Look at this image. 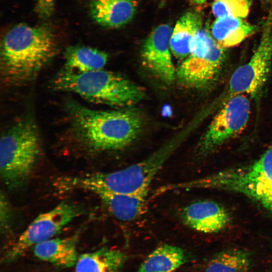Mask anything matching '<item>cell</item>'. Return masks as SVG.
<instances>
[{"label": "cell", "mask_w": 272, "mask_h": 272, "mask_svg": "<svg viewBox=\"0 0 272 272\" xmlns=\"http://www.w3.org/2000/svg\"><path fill=\"white\" fill-rule=\"evenodd\" d=\"M186 259L182 248L164 244L148 256L137 272H172L183 264Z\"/></svg>", "instance_id": "obj_20"}, {"label": "cell", "mask_w": 272, "mask_h": 272, "mask_svg": "<svg viewBox=\"0 0 272 272\" xmlns=\"http://www.w3.org/2000/svg\"><path fill=\"white\" fill-rule=\"evenodd\" d=\"M126 258L122 251L102 247L79 255L75 272H119Z\"/></svg>", "instance_id": "obj_17"}, {"label": "cell", "mask_w": 272, "mask_h": 272, "mask_svg": "<svg viewBox=\"0 0 272 272\" xmlns=\"http://www.w3.org/2000/svg\"><path fill=\"white\" fill-rule=\"evenodd\" d=\"M251 265L248 251L232 248L216 254L208 263L205 272H248Z\"/></svg>", "instance_id": "obj_21"}, {"label": "cell", "mask_w": 272, "mask_h": 272, "mask_svg": "<svg viewBox=\"0 0 272 272\" xmlns=\"http://www.w3.org/2000/svg\"><path fill=\"white\" fill-rule=\"evenodd\" d=\"M70 125L78 140L95 151L118 150L131 145L143 127L133 110H97L74 100L66 103Z\"/></svg>", "instance_id": "obj_1"}, {"label": "cell", "mask_w": 272, "mask_h": 272, "mask_svg": "<svg viewBox=\"0 0 272 272\" xmlns=\"http://www.w3.org/2000/svg\"><path fill=\"white\" fill-rule=\"evenodd\" d=\"M78 234L51 238L34 246V255L39 259L62 267L75 266L78 258L77 243Z\"/></svg>", "instance_id": "obj_15"}, {"label": "cell", "mask_w": 272, "mask_h": 272, "mask_svg": "<svg viewBox=\"0 0 272 272\" xmlns=\"http://www.w3.org/2000/svg\"><path fill=\"white\" fill-rule=\"evenodd\" d=\"M201 27V17L194 12H187L177 20L170 41L171 53L175 57L184 59L188 56L193 40Z\"/></svg>", "instance_id": "obj_18"}, {"label": "cell", "mask_w": 272, "mask_h": 272, "mask_svg": "<svg viewBox=\"0 0 272 272\" xmlns=\"http://www.w3.org/2000/svg\"><path fill=\"white\" fill-rule=\"evenodd\" d=\"M249 0H214L212 9L217 18L235 17L245 18L249 12Z\"/></svg>", "instance_id": "obj_22"}, {"label": "cell", "mask_w": 272, "mask_h": 272, "mask_svg": "<svg viewBox=\"0 0 272 272\" xmlns=\"http://www.w3.org/2000/svg\"><path fill=\"white\" fill-rule=\"evenodd\" d=\"M256 27L242 18L235 17L218 18L211 27V35L223 48L236 46L256 31Z\"/></svg>", "instance_id": "obj_16"}, {"label": "cell", "mask_w": 272, "mask_h": 272, "mask_svg": "<svg viewBox=\"0 0 272 272\" xmlns=\"http://www.w3.org/2000/svg\"><path fill=\"white\" fill-rule=\"evenodd\" d=\"M247 95L232 96L214 116L199 144V151L207 154L240 133L245 127L250 113Z\"/></svg>", "instance_id": "obj_10"}, {"label": "cell", "mask_w": 272, "mask_h": 272, "mask_svg": "<svg viewBox=\"0 0 272 272\" xmlns=\"http://www.w3.org/2000/svg\"><path fill=\"white\" fill-rule=\"evenodd\" d=\"M194 3L197 4H202L208 0H192Z\"/></svg>", "instance_id": "obj_25"}, {"label": "cell", "mask_w": 272, "mask_h": 272, "mask_svg": "<svg viewBox=\"0 0 272 272\" xmlns=\"http://www.w3.org/2000/svg\"><path fill=\"white\" fill-rule=\"evenodd\" d=\"M56 46L47 25L14 26L1 43V71L5 82L17 85L32 80L54 56Z\"/></svg>", "instance_id": "obj_2"}, {"label": "cell", "mask_w": 272, "mask_h": 272, "mask_svg": "<svg viewBox=\"0 0 272 272\" xmlns=\"http://www.w3.org/2000/svg\"><path fill=\"white\" fill-rule=\"evenodd\" d=\"M82 213L80 207L63 202L40 214L6 253L3 261L10 262L15 260L30 247L51 239Z\"/></svg>", "instance_id": "obj_9"}, {"label": "cell", "mask_w": 272, "mask_h": 272, "mask_svg": "<svg viewBox=\"0 0 272 272\" xmlns=\"http://www.w3.org/2000/svg\"><path fill=\"white\" fill-rule=\"evenodd\" d=\"M56 90L75 93L91 102L126 107L141 101L143 88L121 75L103 69L87 73L62 70L53 80Z\"/></svg>", "instance_id": "obj_3"}, {"label": "cell", "mask_w": 272, "mask_h": 272, "mask_svg": "<svg viewBox=\"0 0 272 272\" xmlns=\"http://www.w3.org/2000/svg\"><path fill=\"white\" fill-rule=\"evenodd\" d=\"M177 145V142H172L144 160L120 170L69 178L63 180V185L66 189H99L128 194L149 192L152 181Z\"/></svg>", "instance_id": "obj_5"}, {"label": "cell", "mask_w": 272, "mask_h": 272, "mask_svg": "<svg viewBox=\"0 0 272 272\" xmlns=\"http://www.w3.org/2000/svg\"><path fill=\"white\" fill-rule=\"evenodd\" d=\"M180 217L186 226L204 233L218 232L230 221L228 211L221 205L211 200L189 204L182 210Z\"/></svg>", "instance_id": "obj_12"}, {"label": "cell", "mask_w": 272, "mask_h": 272, "mask_svg": "<svg viewBox=\"0 0 272 272\" xmlns=\"http://www.w3.org/2000/svg\"><path fill=\"white\" fill-rule=\"evenodd\" d=\"M40 139L35 122L27 117L4 132L0 140V173L10 188L28 179L40 154Z\"/></svg>", "instance_id": "obj_6"}, {"label": "cell", "mask_w": 272, "mask_h": 272, "mask_svg": "<svg viewBox=\"0 0 272 272\" xmlns=\"http://www.w3.org/2000/svg\"><path fill=\"white\" fill-rule=\"evenodd\" d=\"M271 59L272 17L270 15L264 24L259 45L250 59L231 75L223 103L237 94L258 96L268 78Z\"/></svg>", "instance_id": "obj_8"}, {"label": "cell", "mask_w": 272, "mask_h": 272, "mask_svg": "<svg viewBox=\"0 0 272 272\" xmlns=\"http://www.w3.org/2000/svg\"><path fill=\"white\" fill-rule=\"evenodd\" d=\"M137 0H91L90 13L93 20L105 27L116 28L129 22L138 7Z\"/></svg>", "instance_id": "obj_14"}, {"label": "cell", "mask_w": 272, "mask_h": 272, "mask_svg": "<svg viewBox=\"0 0 272 272\" xmlns=\"http://www.w3.org/2000/svg\"><path fill=\"white\" fill-rule=\"evenodd\" d=\"M270 1H272V0H269Z\"/></svg>", "instance_id": "obj_26"}, {"label": "cell", "mask_w": 272, "mask_h": 272, "mask_svg": "<svg viewBox=\"0 0 272 272\" xmlns=\"http://www.w3.org/2000/svg\"><path fill=\"white\" fill-rule=\"evenodd\" d=\"M182 189H211L241 193L272 212V146L248 165L182 182Z\"/></svg>", "instance_id": "obj_4"}, {"label": "cell", "mask_w": 272, "mask_h": 272, "mask_svg": "<svg viewBox=\"0 0 272 272\" xmlns=\"http://www.w3.org/2000/svg\"><path fill=\"white\" fill-rule=\"evenodd\" d=\"M56 0H37L36 12L42 19H47L52 14Z\"/></svg>", "instance_id": "obj_24"}, {"label": "cell", "mask_w": 272, "mask_h": 272, "mask_svg": "<svg viewBox=\"0 0 272 272\" xmlns=\"http://www.w3.org/2000/svg\"><path fill=\"white\" fill-rule=\"evenodd\" d=\"M65 70L87 73L102 70L108 59L104 51L86 46H72L64 53Z\"/></svg>", "instance_id": "obj_19"}, {"label": "cell", "mask_w": 272, "mask_h": 272, "mask_svg": "<svg viewBox=\"0 0 272 272\" xmlns=\"http://www.w3.org/2000/svg\"><path fill=\"white\" fill-rule=\"evenodd\" d=\"M90 191L100 198L114 217L122 221L137 219L145 214L147 209L149 192L128 194L99 189H93Z\"/></svg>", "instance_id": "obj_13"}, {"label": "cell", "mask_w": 272, "mask_h": 272, "mask_svg": "<svg viewBox=\"0 0 272 272\" xmlns=\"http://www.w3.org/2000/svg\"><path fill=\"white\" fill-rule=\"evenodd\" d=\"M172 31L168 24L159 25L146 39L141 50L145 66L167 84L171 83L176 78L170 45Z\"/></svg>", "instance_id": "obj_11"}, {"label": "cell", "mask_w": 272, "mask_h": 272, "mask_svg": "<svg viewBox=\"0 0 272 272\" xmlns=\"http://www.w3.org/2000/svg\"><path fill=\"white\" fill-rule=\"evenodd\" d=\"M11 206L5 194L1 193V227L5 232L9 228L12 219Z\"/></svg>", "instance_id": "obj_23"}, {"label": "cell", "mask_w": 272, "mask_h": 272, "mask_svg": "<svg viewBox=\"0 0 272 272\" xmlns=\"http://www.w3.org/2000/svg\"><path fill=\"white\" fill-rule=\"evenodd\" d=\"M225 58V49L201 27L193 40L189 54L176 70V77L185 86L205 87L218 77Z\"/></svg>", "instance_id": "obj_7"}]
</instances>
